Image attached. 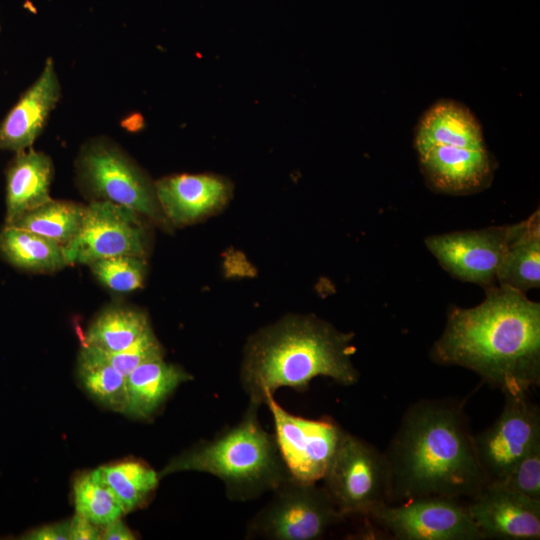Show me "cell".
Masks as SVG:
<instances>
[{
	"mask_svg": "<svg viewBox=\"0 0 540 540\" xmlns=\"http://www.w3.org/2000/svg\"><path fill=\"white\" fill-rule=\"evenodd\" d=\"M160 207L175 226L196 222L222 208L232 191L228 180L213 174H178L155 183Z\"/></svg>",
	"mask_w": 540,
	"mask_h": 540,
	"instance_id": "cell-14",
	"label": "cell"
},
{
	"mask_svg": "<svg viewBox=\"0 0 540 540\" xmlns=\"http://www.w3.org/2000/svg\"><path fill=\"white\" fill-rule=\"evenodd\" d=\"M483 539L538 540L540 501L490 481L466 505Z\"/></svg>",
	"mask_w": 540,
	"mask_h": 540,
	"instance_id": "cell-13",
	"label": "cell"
},
{
	"mask_svg": "<svg viewBox=\"0 0 540 540\" xmlns=\"http://www.w3.org/2000/svg\"><path fill=\"white\" fill-rule=\"evenodd\" d=\"M77 374L83 389L97 402L123 413L126 403V377L111 365L80 350Z\"/></svg>",
	"mask_w": 540,
	"mask_h": 540,
	"instance_id": "cell-26",
	"label": "cell"
},
{
	"mask_svg": "<svg viewBox=\"0 0 540 540\" xmlns=\"http://www.w3.org/2000/svg\"><path fill=\"white\" fill-rule=\"evenodd\" d=\"M84 189L99 200L125 206L161 227L170 223L157 199L155 183L108 140L89 142L78 159Z\"/></svg>",
	"mask_w": 540,
	"mask_h": 540,
	"instance_id": "cell-7",
	"label": "cell"
},
{
	"mask_svg": "<svg viewBox=\"0 0 540 540\" xmlns=\"http://www.w3.org/2000/svg\"><path fill=\"white\" fill-rule=\"evenodd\" d=\"M59 97L57 73L48 59L38 79L0 122V151L18 153L31 148Z\"/></svg>",
	"mask_w": 540,
	"mask_h": 540,
	"instance_id": "cell-15",
	"label": "cell"
},
{
	"mask_svg": "<svg viewBox=\"0 0 540 540\" xmlns=\"http://www.w3.org/2000/svg\"><path fill=\"white\" fill-rule=\"evenodd\" d=\"M391 504L427 496L472 498L488 483L463 403L422 399L404 413L385 452Z\"/></svg>",
	"mask_w": 540,
	"mask_h": 540,
	"instance_id": "cell-2",
	"label": "cell"
},
{
	"mask_svg": "<svg viewBox=\"0 0 540 540\" xmlns=\"http://www.w3.org/2000/svg\"><path fill=\"white\" fill-rule=\"evenodd\" d=\"M246 526V538L317 540L345 518L323 486L290 476Z\"/></svg>",
	"mask_w": 540,
	"mask_h": 540,
	"instance_id": "cell-6",
	"label": "cell"
},
{
	"mask_svg": "<svg viewBox=\"0 0 540 540\" xmlns=\"http://www.w3.org/2000/svg\"><path fill=\"white\" fill-rule=\"evenodd\" d=\"M494 482L527 498L540 501V440L532 445L502 479Z\"/></svg>",
	"mask_w": 540,
	"mask_h": 540,
	"instance_id": "cell-29",
	"label": "cell"
},
{
	"mask_svg": "<svg viewBox=\"0 0 540 540\" xmlns=\"http://www.w3.org/2000/svg\"><path fill=\"white\" fill-rule=\"evenodd\" d=\"M259 408L249 402L238 423L172 457L158 472L159 478L187 471L207 473L224 484L229 499L240 502L273 492L292 475L275 434L260 424Z\"/></svg>",
	"mask_w": 540,
	"mask_h": 540,
	"instance_id": "cell-4",
	"label": "cell"
},
{
	"mask_svg": "<svg viewBox=\"0 0 540 540\" xmlns=\"http://www.w3.org/2000/svg\"><path fill=\"white\" fill-rule=\"evenodd\" d=\"M422 173L435 190L467 194L488 185L493 162L486 148L436 146L419 155Z\"/></svg>",
	"mask_w": 540,
	"mask_h": 540,
	"instance_id": "cell-16",
	"label": "cell"
},
{
	"mask_svg": "<svg viewBox=\"0 0 540 540\" xmlns=\"http://www.w3.org/2000/svg\"><path fill=\"white\" fill-rule=\"evenodd\" d=\"M192 378L182 367L164 358L139 365L126 377L123 414L136 419L152 417L182 383Z\"/></svg>",
	"mask_w": 540,
	"mask_h": 540,
	"instance_id": "cell-19",
	"label": "cell"
},
{
	"mask_svg": "<svg viewBox=\"0 0 540 540\" xmlns=\"http://www.w3.org/2000/svg\"><path fill=\"white\" fill-rule=\"evenodd\" d=\"M73 498L76 514L101 527L125 514L122 504L105 483L98 468L74 480Z\"/></svg>",
	"mask_w": 540,
	"mask_h": 540,
	"instance_id": "cell-25",
	"label": "cell"
},
{
	"mask_svg": "<svg viewBox=\"0 0 540 540\" xmlns=\"http://www.w3.org/2000/svg\"><path fill=\"white\" fill-rule=\"evenodd\" d=\"M21 539L26 540H69V520L51 523L26 532Z\"/></svg>",
	"mask_w": 540,
	"mask_h": 540,
	"instance_id": "cell-30",
	"label": "cell"
},
{
	"mask_svg": "<svg viewBox=\"0 0 540 540\" xmlns=\"http://www.w3.org/2000/svg\"><path fill=\"white\" fill-rule=\"evenodd\" d=\"M431 358L475 372L503 392L540 384V304L509 287L486 288L473 308L453 307Z\"/></svg>",
	"mask_w": 540,
	"mask_h": 540,
	"instance_id": "cell-1",
	"label": "cell"
},
{
	"mask_svg": "<svg viewBox=\"0 0 540 540\" xmlns=\"http://www.w3.org/2000/svg\"><path fill=\"white\" fill-rule=\"evenodd\" d=\"M105 483L122 504L125 513L145 504L159 484V475L148 464L128 460L98 467Z\"/></svg>",
	"mask_w": 540,
	"mask_h": 540,
	"instance_id": "cell-23",
	"label": "cell"
},
{
	"mask_svg": "<svg viewBox=\"0 0 540 540\" xmlns=\"http://www.w3.org/2000/svg\"><path fill=\"white\" fill-rule=\"evenodd\" d=\"M525 222L433 235L425 244L452 276L486 289L494 285L505 252Z\"/></svg>",
	"mask_w": 540,
	"mask_h": 540,
	"instance_id": "cell-11",
	"label": "cell"
},
{
	"mask_svg": "<svg viewBox=\"0 0 540 540\" xmlns=\"http://www.w3.org/2000/svg\"><path fill=\"white\" fill-rule=\"evenodd\" d=\"M92 273L107 288L119 293L143 286L146 264L142 257L121 255L99 259L90 264Z\"/></svg>",
	"mask_w": 540,
	"mask_h": 540,
	"instance_id": "cell-27",
	"label": "cell"
},
{
	"mask_svg": "<svg viewBox=\"0 0 540 540\" xmlns=\"http://www.w3.org/2000/svg\"><path fill=\"white\" fill-rule=\"evenodd\" d=\"M353 338L313 315L286 316L262 328L248 339L240 367L249 402L264 405L281 388L304 392L317 377L356 384Z\"/></svg>",
	"mask_w": 540,
	"mask_h": 540,
	"instance_id": "cell-3",
	"label": "cell"
},
{
	"mask_svg": "<svg viewBox=\"0 0 540 540\" xmlns=\"http://www.w3.org/2000/svg\"><path fill=\"white\" fill-rule=\"evenodd\" d=\"M414 145L418 155L436 146L486 148L475 115L467 106L451 99L439 100L424 112L416 127Z\"/></svg>",
	"mask_w": 540,
	"mask_h": 540,
	"instance_id": "cell-17",
	"label": "cell"
},
{
	"mask_svg": "<svg viewBox=\"0 0 540 540\" xmlns=\"http://www.w3.org/2000/svg\"><path fill=\"white\" fill-rule=\"evenodd\" d=\"M81 351L111 365L125 377L147 361L164 358V349L151 326L135 342L121 351L105 352L84 344Z\"/></svg>",
	"mask_w": 540,
	"mask_h": 540,
	"instance_id": "cell-28",
	"label": "cell"
},
{
	"mask_svg": "<svg viewBox=\"0 0 540 540\" xmlns=\"http://www.w3.org/2000/svg\"><path fill=\"white\" fill-rule=\"evenodd\" d=\"M503 409L494 423L474 435L479 462L490 481L502 479L540 440V411L528 392H503Z\"/></svg>",
	"mask_w": 540,
	"mask_h": 540,
	"instance_id": "cell-12",
	"label": "cell"
},
{
	"mask_svg": "<svg viewBox=\"0 0 540 540\" xmlns=\"http://www.w3.org/2000/svg\"><path fill=\"white\" fill-rule=\"evenodd\" d=\"M85 206L52 198L23 214L13 225L66 246L78 233Z\"/></svg>",
	"mask_w": 540,
	"mask_h": 540,
	"instance_id": "cell-24",
	"label": "cell"
},
{
	"mask_svg": "<svg viewBox=\"0 0 540 540\" xmlns=\"http://www.w3.org/2000/svg\"><path fill=\"white\" fill-rule=\"evenodd\" d=\"M135 211L107 200L85 206L76 236L64 246L67 263L88 264L108 257H143L147 236Z\"/></svg>",
	"mask_w": 540,
	"mask_h": 540,
	"instance_id": "cell-9",
	"label": "cell"
},
{
	"mask_svg": "<svg viewBox=\"0 0 540 540\" xmlns=\"http://www.w3.org/2000/svg\"><path fill=\"white\" fill-rule=\"evenodd\" d=\"M103 540H133L135 539L132 531L122 522L121 518L105 526H102Z\"/></svg>",
	"mask_w": 540,
	"mask_h": 540,
	"instance_id": "cell-32",
	"label": "cell"
},
{
	"mask_svg": "<svg viewBox=\"0 0 540 540\" xmlns=\"http://www.w3.org/2000/svg\"><path fill=\"white\" fill-rule=\"evenodd\" d=\"M322 480L324 489L344 518H368L380 507L391 504L385 453L347 431Z\"/></svg>",
	"mask_w": 540,
	"mask_h": 540,
	"instance_id": "cell-5",
	"label": "cell"
},
{
	"mask_svg": "<svg viewBox=\"0 0 540 540\" xmlns=\"http://www.w3.org/2000/svg\"><path fill=\"white\" fill-rule=\"evenodd\" d=\"M399 540H481V533L459 499L427 496L385 505L369 517Z\"/></svg>",
	"mask_w": 540,
	"mask_h": 540,
	"instance_id": "cell-10",
	"label": "cell"
},
{
	"mask_svg": "<svg viewBox=\"0 0 540 540\" xmlns=\"http://www.w3.org/2000/svg\"><path fill=\"white\" fill-rule=\"evenodd\" d=\"M0 254L12 266L28 272H54L68 265L60 243L14 225L0 230Z\"/></svg>",
	"mask_w": 540,
	"mask_h": 540,
	"instance_id": "cell-20",
	"label": "cell"
},
{
	"mask_svg": "<svg viewBox=\"0 0 540 540\" xmlns=\"http://www.w3.org/2000/svg\"><path fill=\"white\" fill-rule=\"evenodd\" d=\"M102 527L75 514L69 520V540H100Z\"/></svg>",
	"mask_w": 540,
	"mask_h": 540,
	"instance_id": "cell-31",
	"label": "cell"
},
{
	"mask_svg": "<svg viewBox=\"0 0 540 540\" xmlns=\"http://www.w3.org/2000/svg\"><path fill=\"white\" fill-rule=\"evenodd\" d=\"M264 405L272 415L276 441L290 474L307 482L322 480L345 430L329 417L294 415L274 395L266 396Z\"/></svg>",
	"mask_w": 540,
	"mask_h": 540,
	"instance_id": "cell-8",
	"label": "cell"
},
{
	"mask_svg": "<svg viewBox=\"0 0 540 540\" xmlns=\"http://www.w3.org/2000/svg\"><path fill=\"white\" fill-rule=\"evenodd\" d=\"M53 164L49 156L31 148L15 153L6 170L5 225L51 199Z\"/></svg>",
	"mask_w": 540,
	"mask_h": 540,
	"instance_id": "cell-18",
	"label": "cell"
},
{
	"mask_svg": "<svg viewBox=\"0 0 540 540\" xmlns=\"http://www.w3.org/2000/svg\"><path fill=\"white\" fill-rule=\"evenodd\" d=\"M499 286L519 292L540 286V215L537 210L518 236L510 243L498 267Z\"/></svg>",
	"mask_w": 540,
	"mask_h": 540,
	"instance_id": "cell-21",
	"label": "cell"
},
{
	"mask_svg": "<svg viewBox=\"0 0 540 540\" xmlns=\"http://www.w3.org/2000/svg\"><path fill=\"white\" fill-rule=\"evenodd\" d=\"M149 327L144 312L127 307H111L92 322L83 344L105 352L121 351L135 342Z\"/></svg>",
	"mask_w": 540,
	"mask_h": 540,
	"instance_id": "cell-22",
	"label": "cell"
}]
</instances>
